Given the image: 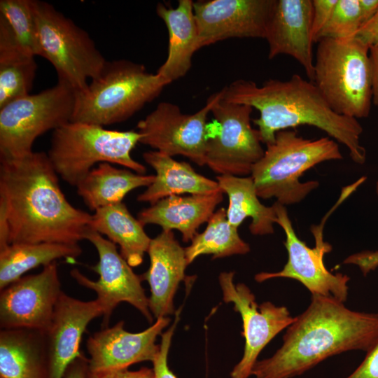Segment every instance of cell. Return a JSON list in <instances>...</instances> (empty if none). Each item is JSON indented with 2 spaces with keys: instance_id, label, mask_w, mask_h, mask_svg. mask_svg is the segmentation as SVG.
Here are the masks:
<instances>
[{
  "instance_id": "cell-1",
  "label": "cell",
  "mask_w": 378,
  "mask_h": 378,
  "mask_svg": "<svg viewBox=\"0 0 378 378\" xmlns=\"http://www.w3.org/2000/svg\"><path fill=\"white\" fill-rule=\"evenodd\" d=\"M91 219L68 201L47 153L1 160L0 250L15 243L78 244Z\"/></svg>"
},
{
  "instance_id": "cell-2",
  "label": "cell",
  "mask_w": 378,
  "mask_h": 378,
  "mask_svg": "<svg viewBox=\"0 0 378 378\" xmlns=\"http://www.w3.org/2000/svg\"><path fill=\"white\" fill-rule=\"evenodd\" d=\"M377 340L378 314L353 311L332 297L313 294L307 309L287 328L281 346L258 360L252 375L293 378L332 356L367 352Z\"/></svg>"
},
{
  "instance_id": "cell-3",
  "label": "cell",
  "mask_w": 378,
  "mask_h": 378,
  "mask_svg": "<svg viewBox=\"0 0 378 378\" xmlns=\"http://www.w3.org/2000/svg\"><path fill=\"white\" fill-rule=\"evenodd\" d=\"M222 90L226 102L248 105L259 111V118L253 122L266 146L274 141L277 132L307 125L345 146L354 162H365L366 150L360 141L361 125L356 118L334 111L314 82L293 74L286 80H267L262 85L239 79Z\"/></svg>"
},
{
  "instance_id": "cell-4",
  "label": "cell",
  "mask_w": 378,
  "mask_h": 378,
  "mask_svg": "<svg viewBox=\"0 0 378 378\" xmlns=\"http://www.w3.org/2000/svg\"><path fill=\"white\" fill-rule=\"evenodd\" d=\"M342 158L339 145L330 137L311 140L295 130H283L267 146L251 176L259 198L274 197L282 205H290L303 200L319 186L317 181L300 182L303 173L321 162Z\"/></svg>"
},
{
  "instance_id": "cell-5",
  "label": "cell",
  "mask_w": 378,
  "mask_h": 378,
  "mask_svg": "<svg viewBox=\"0 0 378 378\" xmlns=\"http://www.w3.org/2000/svg\"><path fill=\"white\" fill-rule=\"evenodd\" d=\"M169 83L139 63L106 61L100 74L77 91L71 122L106 126L123 122L155 99Z\"/></svg>"
},
{
  "instance_id": "cell-6",
  "label": "cell",
  "mask_w": 378,
  "mask_h": 378,
  "mask_svg": "<svg viewBox=\"0 0 378 378\" xmlns=\"http://www.w3.org/2000/svg\"><path fill=\"white\" fill-rule=\"evenodd\" d=\"M318 43L313 80L317 88L338 114L368 117L372 102L370 47L356 37Z\"/></svg>"
},
{
  "instance_id": "cell-7",
  "label": "cell",
  "mask_w": 378,
  "mask_h": 378,
  "mask_svg": "<svg viewBox=\"0 0 378 378\" xmlns=\"http://www.w3.org/2000/svg\"><path fill=\"white\" fill-rule=\"evenodd\" d=\"M140 139L138 131L69 122L53 131L47 154L57 175L76 186L97 163L116 164L144 174L146 167L131 155Z\"/></svg>"
},
{
  "instance_id": "cell-8",
  "label": "cell",
  "mask_w": 378,
  "mask_h": 378,
  "mask_svg": "<svg viewBox=\"0 0 378 378\" xmlns=\"http://www.w3.org/2000/svg\"><path fill=\"white\" fill-rule=\"evenodd\" d=\"M37 26L41 56L55 68L58 80L76 91L97 77L106 60L88 33L52 4L31 0Z\"/></svg>"
},
{
  "instance_id": "cell-9",
  "label": "cell",
  "mask_w": 378,
  "mask_h": 378,
  "mask_svg": "<svg viewBox=\"0 0 378 378\" xmlns=\"http://www.w3.org/2000/svg\"><path fill=\"white\" fill-rule=\"evenodd\" d=\"M77 91L57 84L0 108V160H13L33 152L34 141L72 120Z\"/></svg>"
},
{
  "instance_id": "cell-10",
  "label": "cell",
  "mask_w": 378,
  "mask_h": 378,
  "mask_svg": "<svg viewBox=\"0 0 378 378\" xmlns=\"http://www.w3.org/2000/svg\"><path fill=\"white\" fill-rule=\"evenodd\" d=\"M223 96L221 90L211 111L214 122L208 127L206 165L218 175L246 176L265 153L258 131L251 124L253 108L226 102Z\"/></svg>"
},
{
  "instance_id": "cell-11",
  "label": "cell",
  "mask_w": 378,
  "mask_h": 378,
  "mask_svg": "<svg viewBox=\"0 0 378 378\" xmlns=\"http://www.w3.org/2000/svg\"><path fill=\"white\" fill-rule=\"evenodd\" d=\"M220 94L221 90L213 94L202 108L192 114L182 113L174 103H159L137 123L139 143L169 156L182 155L199 166L205 165L206 120Z\"/></svg>"
},
{
  "instance_id": "cell-12",
  "label": "cell",
  "mask_w": 378,
  "mask_h": 378,
  "mask_svg": "<svg viewBox=\"0 0 378 378\" xmlns=\"http://www.w3.org/2000/svg\"><path fill=\"white\" fill-rule=\"evenodd\" d=\"M273 205L276 214V223L281 227L286 235L284 246L288 260L281 271L256 274L255 280L261 283L274 278L292 279L304 285L312 295L332 297L342 302H346L350 278L342 273L332 274L325 266L324 255L332 247L323 241V229L312 228L315 246L310 248L296 234L286 206L277 202Z\"/></svg>"
},
{
  "instance_id": "cell-13",
  "label": "cell",
  "mask_w": 378,
  "mask_h": 378,
  "mask_svg": "<svg viewBox=\"0 0 378 378\" xmlns=\"http://www.w3.org/2000/svg\"><path fill=\"white\" fill-rule=\"evenodd\" d=\"M84 239L89 241L97 250L99 260L91 269L99 278L92 281L76 268L71 270L70 275L80 286L97 294L96 299L103 308L102 327H107L113 310L123 302L132 305L151 323L153 316L148 298L141 286L142 279L134 272L118 251L116 245L90 227L85 232Z\"/></svg>"
},
{
  "instance_id": "cell-14",
  "label": "cell",
  "mask_w": 378,
  "mask_h": 378,
  "mask_svg": "<svg viewBox=\"0 0 378 378\" xmlns=\"http://www.w3.org/2000/svg\"><path fill=\"white\" fill-rule=\"evenodd\" d=\"M234 272H222L218 277L223 299L232 303L241 315L242 336L245 339L244 354L230 372L231 378H248L257 358L265 346L295 319L285 306L271 302L258 304L250 288L244 284H235Z\"/></svg>"
},
{
  "instance_id": "cell-15",
  "label": "cell",
  "mask_w": 378,
  "mask_h": 378,
  "mask_svg": "<svg viewBox=\"0 0 378 378\" xmlns=\"http://www.w3.org/2000/svg\"><path fill=\"white\" fill-rule=\"evenodd\" d=\"M57 265L23 276L1 290V330L31 329L45 332L62 293Z\"/></svg>"
},
{
  "instance_id": "cell-16",
  "label": "cell",
  "mask_w": 378,
  "mask_h": 378,
  "mask_svg": "<svg viewBox=\"0 0 378 378\" xmlns=\"http://www.w3.org/2000/svg\"><path fill=\"white\" fill-rule=\"evenodd\" d=\"M274 0L193 2L200 48L230 38H265Z\"/></svg>"
},
{
  "instance_id": "cell-17",
  "label": "cell",
  "mask_w": 378,
  "mask_h": 378,
  "mask_svg": "<svg viewBox=\"0 0 378 378\" xmlns=\"http://www.w3.org/2000/svg\"><path fill=\"white\" fill-rule=\"evenodd\" d=\"M169 322L168 317L159 318L148 328L134 333L125 330L121 321L94 332L86 342L89 370H123L142 361L153 362L160 349L156 339Z\"/></svg>"
},
{
  "instance_id": "cell-18",
  "label": "cell",
  "mask_w": 378,
  "mask_h": 378,
  "mask_svg": "<svg viewBox=\"0 0 378 378\" xmlns=\"http://www.w3.org/2000/svg\"><path fill=\"white\" fill-rule=\"evenodd\" d=\"M103 315L97 300L83 301L62 292L48 328L44 332L48 378H63L66 368L81 353L83 335L88 324Z\"/></svg>"
},
{
  "instance_id": "cell-19",
  "label": "cell",
  "mask_w": 378,
  "mask_h": 378,
  "mask_svg": "<svg viewBox=\"0 0 378 378\" xmlns=\"http://www.w3.org/2000/svg\"><path fill=\"white\" fill-rule=\"evenodd\" d=\"M312 13V0H274L265 38L269 59L279 55L291 56L313 82Z\"/></svg>"
},
{
  "instance_id": "cell-20",
  "label": "cell",
  "mask_w": 378,
  "mask_h": 378,
  "mask_svg": "<svg viewBox=\"0 0 378 378\" xmlns=\"http://www.w3.org/2000/svg\"><path fill=\"white\" fill-rule=\"evenodd\" d=\"M147 253L150 265L141 277L150 286L149 309L156 319L167 317L174 312V295L186 277L185 270L188 265L186 250L172 231L162 230L151 239Z\"/></svg>"
},
{
  "instance_id": "cell-21",
  "label": "cell",
  "mask_w": 378,
  "mask_h": 378,
  "mask_svg": "<svg viewBox=\"0 0 378 378\" xmlns=\"http://www.w3.org/2000/svg\"><path fill=\"white\" fill-rule=\"evenodd\" d=\"M222 190L210 194L172 195L163 198L137 214V219L145 226L154 224L162 230H178L184 242L191 241L197 229L208 222L223 201Z\"/></svg>"
},
{
  "instance_id": "cell-22",
  "label": "cell",
  "mask_w": 378,
  "mask_h": 378,
  "mask_svg": "<svg viewBox=\"0 0 378 378\" xmlns=\"http://www.w3.org/2000/svg\"><path fill=\"white\" fill-rule=\"evenodd\" d=\"M156 13L169 34L167 57L156 74L169 84L187 74L194 53L200 49L193 1L179 0L176 8L159 3Z\"/></svg>"
},
{
  "instance_id": "cell-23",
  "label": "cell",
  "mask_w": 378,
  "mask_h": 378,
  "mask_svg": "<svg viewBox=\"0 0 378 378\" xmlns=\"http://www.w3.org/2000/svg\"><path fill=\"white\" fill-rule=\"evenodd\" d=\"M143 158L155 175L153 182L137 197L139 202L151 205L172 195L210 194L221 190L216 181L197 173L188 162L157 150L145 152Z\"/></svg>"
},
{
  "instance_id": "cell-24",
  "label": "cell",
  "mask_w": 378,
  "mask_h": 378,
  "mask_svg": "<svg viewBox=\"0 0 378 378\" xmlns=\"http://www.w3.org/2000/svg\"><path fill=\"white\" fill-rule=\"evenodd\" d=\"M48 358L43 331H0V378H48Z\"/></svg>"
},
{
  "instance_id": "cell-25",
  "label": "cell",
  "mask_w": 378,
  "mask_h": 378,
  "mask_svg": "<svg viewBox=\"0 0 378 378\" xmlns=\"http://www.w3.org/2000/svg\"><path fill=\"white\" fill-rule=\"evenodd\" d=\"M90 227L118 244L120 253L131 267L142 263L151 239L122 202L95 210Z\"/></svg>"
},
{
  "instance_id": "cell-26",
  "label": "cell",
  "mask_w": 378,
  "mask_h": 378,
  "mask_svg": "<svg viewBox=\"0 0 378 378\" xmlns=\"http://www.w3.org/2000/svg\"><path fill=\"white\" fill-rule=\"evenodd\" d=\"M154 179L155 175L140 174L102 162L94 167L76 187L85 205L94 211L122 202L130 191L148 187Z\"/></svg>"
},
{
  "instance_id": "cell-27",
  "label": "cell",
  "mask_w": 378,
  "mask_h": 378,
  "mask_svg": "<svg viewBox=\"0 0 378 378\" xmlns=\"http://www.w3.org/2000/svg\"><path fill=\"white\" fill-rule=\"evenodd\" d=\"M216 181L228 196L226 215L232 225L238 228L246 218H251L248 228L252 234L267 235L274 232V224L276 222L274 206H267L260 202L251 176L218 175Z\"/></svg>"
},
{
  "instance_id": "cell-28",
  "label": "cell",
  "mask_w": 378,
  "mask_h": 378,
  "mask_svg": "<svg viewBox=\"0 0 378 378\" xmlns=\"http://www.w3.org/2000/svg\"><path fill=\"white\" fill-rule=\"evenodd\" d=\"M82 253L78 244L61 243H15L0 250V290L17 281L28 271L57 260H74Z\"/></svg>"
},
{
  "instance_id": "cell-29",
  "label": "cell",
  "mask_w": 378,
  "mask_h": 378,
  "mask_svg": "<svg viewBox=\"0 0 378 378\" xmlns=\"http://www.w3.org/2000/svg\"><path fill=\"white\" fill-rule=\"evenodd\" d=\"M185 250L189 265L202 255H212L214 259L244 255L251 248L248 244L240 237L238 228L229 223L226 210L222 207L214 213L207 222L206 229L197 233Z\"/></svg>"
},
{
  "instance_id": "cell-30",
  "label": "cell",
  "mask_w": 378,
  "mask_h": 378,
  "mask_svg": "<svg viewBox=\"0 0 378 378\" xmlns=\"http://www.w3.org/2000/svg\"><path fill=\"white\" fill-rule=\"evenodd\" d=\"M36 71L34 57L0 59V108L29 94Z\"/></svg>"
},
{
  "instance_id": "cell-31",
  "label": "cell",
  "mask_w": 378,
  "mask_h": 378,
  "mask_svg": "<svg viewBox=\"0 0 378 378\" xmlns=\"http://www.w3.org/2000/svg\"><path fill=\"white\" fill-rule=\"evenodd\" d=\"M0 15L7 21L22 50L31 57L41 56L31 0H1Z\"/></svg>"
},
{
  "instance_id": "cell-32",
  "label": "cell",
  "mask_w": 378,
  "mask_h": 378,
  "mask_svg": "<svg viewBox=\"0 0 378 378\" xmlns=\"http://www.w3.org/2000/svg\"><path fill=\"white\" fill-rule=\"evenodd\" d=\"M363 24L359 0H337L318 41L321 38H353Z\"/></svg>"
},
{
  "instance_id": "cell-33",
  "label": "cell",
  "mask_w": 378,
  "mask_h": 378,
  "mask_svg": "<svg viewBox=\"0 0 378 378\" xmlns=\"http://www.w3.org/2000/svg\"><path fill=\"white\" fill-rule=\"evenodd\" d=\"M178 321V314L176 315L173 325L161 335V342L159 351L153 360V378H177L168 366L167 359L169 350L171 346L172 338Z\"/></svg>"
},
{
  "instance_id": "cell-34",
  "label": "cell",
  "mask_w": 378,
  "mask_h": 378,
  "mask_svg": "<svg viewBox=\"0 0 378 378\" xmlns=\"http://www.w3.org/2000/svg\"><path fill=\"white\" fill-rule=\"evenodd\" d=\"M337 0H312V35L314 43L329 20Z\"/></svg>"
},
{
  "instance_id": "cell-35",
  "label": "cell",
  "mask_w": 378,
  "mask_h": 378,
  "mask_svg": "<svg viewBox=\"0 0 378 378\" xmlns=\"http://www.w3.org/2000/svg\"><path fill=\"white\" fill-rule=\"evenodd\" d=\"M346 378H378V340L359 366Z\"/></svg>"
},
{
  "instance_id": "cell-36",
  "label": "cell",
  "mask_w": 378,
  "mask_h": 378,
  "mask_svg": "<svg viewBox=\"0 0 378 378\" xmlns=\"http://www.w3.org/2000/svg\"><path fill=\"white\" fill-rule=\"evenodd\" d=\"M344 264H352L358 266L364 276L378 267V250L363 251L348 256Z\"/></svg>"
},
{
  "instance_id": "cell-37",
  "label": "cell",
  "mask_w": 378,
  "mask_h": 378,
  "mask_svg": "<svg viewBox=\"0 0 378 378\" xmlns=\"http://www.w3.org/2000/svg\"><path fill=\"white\" fill-rule=\"evenodd\" d=\"M153 369L144 367L136 371H131L127 368L104 372L88 370L86 378H153Z\"/></svg>"
},
{
  "instance_id": "cell-38",
  "label": "cell",
  "mask_w": 378,
  "mask_h": 378,
  "mask_svg": "<svg viewBox=\"0 0 378 378\" xmlns=\"http://www.w3.org/2000/svg\"><path fill=\"white\" fill-rule=\"evenodd\" d=\"M355 37L369 47L378 46V10L361 27Z\"/></svg>"
},
{
  "instance_id": "cell-39",
  "label": "cell",
  "mask_w": 378,
  "mask_h": 378,
  "mask_svg": "<svg viewBox=\"0 0 378 378\" xmlns=\"http://www.w3.org/2000/svg\"><path fill=\"white\" fill-rule=\"evenodd\" d=\"M88 370V358L81 353L66 368L63 378H86Z\"/></svg>"
},
{
  "instance_id": "cell-40",
  "label": "cell",
  "mask_w": 378,
  "mask_h": 378,
  "mask_svg": "<svg viewBox=\"0 0 378 378\" xmlns=\"http://www.w3.org/2000/svg\"><path fill=\"white\" fill-rule=\"evenodd\" d=\"M372 73V102L378 107V46L370 47Z\"/></svg>"
},
{
  "instance_id": "cell-41",
  "label": "cell",
  "mask_w": 378,
  "mask_h": 378,
  "mask_svg": "<svg viewBox=\"0 0 378 378\" xmlns=\"http://www.w3.org/2000/svg\"><path fill=\"white\" fill-rule=\"evenodd\" d=\"M359 4L363 23L365 24L377 12L378 0H359Z\"/></svg>"
},
{
  "instance_id": "cell-42",
  "label": "cell",
  "mask_w": 378,
  "mask_h": 378,
  "mask_svg": "<svg viewBox=\"0 0 378 378\" xmlns=\"http://www.w3.org/2000/svg\"><path fill=\"white\" fill-rule=\"evenodd\" d=\"M375 188H375V190H376V193H377V196H378V181H377V183H376V187H375Z\"/></svg>"
}]
</instances>
